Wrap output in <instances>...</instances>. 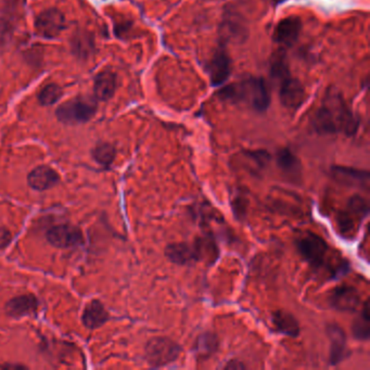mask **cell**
I'll return each mask as SVG.
<instances>
[{
  "mask_svg": "<svg viewBox=\"0 0 370 370\" xmlns=\"http://www.w3.org/2000/svg\"><path fill=\"white\" fill-rule=\"evenodd\" d=\"M369 301L367 300L364 303V307L360 316L354 321L353 325H352V334H353L354 338L360 341H366L369 339Z\"/></svg>",
  "mask_w": 370,
  "mask_h": 370,
  "instance_id": "603a6c76",
  "label": "cell"
},
{
  "mask_svg": "<svg viewBox=\"0 0 370 370\" xmlns=\"http://www.w3.org/2000/svg\"><path fill=\"white\" fill-rule=\"evenodd\" d=\"M59 173L52 167L40 165L32 169L27 175V184L36 192H46L59 184Z\"/></svg>",
  "mask_w": 370,
  "mask_h": 370,
  "instance_id": "4fadbf2b",
  "label": "cell"
},
{
  "mask_svg": "<svg viewBox=\"0 0 370 370\" xmlns=\"http://www.w3.org/2000/svg\"><path fill=\"white\" fill-rule=\"evenodd\" d=\"M91 155H93V160L101 167H110L116 159V148L109 142H100L93 148Z\"/></svg>",
  "mask_w": 370,
  "mask_h": 370,
  "instance_id": "cb8c5ba5",
  "label": "cell"
},
{
  "mask_svg": "<svg viewBox=\"0 0 370 370\" xmlns=\"http://www.w3.org/2000/svg\"><path fill=\"white\" fill-rule=\"evenodd\" d=\"M277 165L280 171L284 173V176L292 179V182L301 179V161L288 148H282L278 151Z\"/></svg>",
  "mask_w": 370,
  "mask_h": 370,
  "instance_id": "d6986e66",
  "label": "cell"
},
{
  "mask_svg": "<svg viewBox=\"0 0 370 370\" xmlns=\"http://www.w3.org/2000/svg\"><path fill=\"white\" fill-rule=\"evenodd\" d=\"M96 102L88 97H75L56 109V116L60 122L69 125L88 122L96 114Z\"/></svg>",
  "mask_w": 370,
  "mask_h": 370,
  "instance_id": "8992f818",
  "label": "cell"
},
{
  "mask_svg": "<svg viewBox=\"0 0 370 370\" xmlns=\"http://www.w3.org/2000/svg\"><path fill=\"white\" fill-rule=\"evenodd\" d=\"M218 342L215 334H201L196 341V352L198 355L208 356L213 354L217 348Z\"/></svg>",
  "mask_w": 370,
  "mask_h": 370,
  "instance_id": "d4e9b609",
  "label": "cell"
},
{
  "mask_svg": "<svg viewBox=\"0 0 370 370\" xmlns=\"http://www.w3.org/2000/svg\"><path fill=\"white\" fill-rule=\"evenodd\" d=\"M224 368L225 369H245V366L238 360H231Z\"/></svg>",
  "mask_w": 370,
  "mask_h": 370,
  "instance_id": "f546056e",
  "label": "cell"
},
{
  "mask_svg": "<svg viewBox=\"0 0 370 370\" xmlns=\"http://www.w3.org/2000/svg\"><path fill=\"white\" fill-rule=\"evenodd\" d=\"M329 303L338 311H354L360 305V292L352 286H340L331 291Z\"/></svg>",
  "mask_w": 370,
  "mask_h": 370,
  "instance_id": "5bb4252c",
  "label": "cell"
},
{
  "mask_svg": "<svg viewBox=\"0 0 370 370\" xmlns=\"http://www.w3.org/2000/svg\"><path fill=\"white\" fill-rule=\"evenodd\" d=\"M109 318H110V315H109L108 311L100 300H91L84 309L83 315H82L84 326L91 329V330L100 328L101 326L106 324Z\"/></svg>",
  "mask_w": 370,
  "mask_h": 370,
  "instance_id": "ac0fdd59",
  "label": "cell"
},
{
  "mask_svg": "<svg viewBox=\"0 0 370 370\" xmlns=\"http://www.w3.org/2000/svg\"><path fill=\"white\" fill-rule=\"evenodd\" d=\"M182 348L177 342L167 337L150 339L145 346V358L153 368L164 367L174 363L179 357Z\"/></svg>",
  "mask_w": 370,
  "mask_h": 370,
  "instance_id": "5b68a950",
  "label": "cell"
},
{
  "mask_svg": "<svg viewBox=\"0 0 370 370\" xmlns=\"http://www.w3.org/2000/svg\"><path fill=\"white\" fill-rule=\"evenodd\" d=\"M13 236L10 231H8L5 227H0V250H3L11 242Z\"/></svg>",
  "mask_w": 370,
  "mask_h": 370,
  "instance_id": "83f0119b",
  "label": "cell"
},
{
  "mask_svg": "<svg viewBox=\"0 0 370 370\" xmlns=\"http://www.w3.org/2000/svg\"><path fill=\"white\" fill-rule=\"evenodd\" d=\"M165 255L174 264L192 265L206 256L214 260L217 256V247L212 239H198L194 243H171L165 249Z\"/></svg>",
  "mask_w": 370,
  "mask_h": 370,
  "instance_id": "277c9868",
  "label": "cell"
},
{
  "mask_svg": "<svg viewBox=\"0 0 370 370\" xmlns=\"http://www.w3.org/2000/svg\"><path fill=\"white\" fill-rule=\"evenodd\" d=\"M116 89V74L111 71H102L95 79L93 91L98 100L107 101L112 98Z\"/></svg>",
  "mask_w": 370,
  "mask_h": 370,
  "instance_id": "7402d4cb",
  "label": "cell"
},
{
  "mask_svg": "<svg viewBox=\"0 0 370 370\" xmlns=\"http://www.w3.org/2000/svg\"><path fill=\"white\" fill-rule=\"evenodd\" d=\"M206 72L213 86H221L231 74V59L224 47H219L212 54L206 64Z\"/></svg>",
  "mask_w": 370,
  "mask_h": 370,
  "instance_id": "9c48e42d",
  "label": "cell"
},
{
  "mask_svg": "<svg viewBox=\"0 0 370 370\" xmlns=\"http://www.w3.org/2000/svg\"><path fill=\"white\" fill-rule=\"evenodd\" d=\"M65 29V17L58 9H48L43 11L35 21L37 34L44 38H54L59 36Z\"/></svg>",
  "mask_w": 370,
  "mask_h": 370,
  "instance_id": "30bf717a",
  "label": "cell"
},
{
  "mask_svg": "<svg viewBox=\"0 0 370 370\" xmlns=\"http://www.w3.org/2000/svg\"><path fill=\"white\" fill-rule=\"evenodd\" d=\"M301 30L302 22L300 17H284L275 26L272 40L276 44L282 46L291 47L299 38Z\"/></svg>",
  "mask_w": 370,
  "mask_h": 370,
  "instance_id": "8fae6325",
  "label": "cell"
},
{
  "mask_svg": "<svg viewBox=\"0 0 370 370\" xmlns=\"http://www.w3.org/2000/svg\"><path fill=\"white\" fill-rule=\"evenodd\" d=\"M223 101L233 105H245L256 112H265L270 105L268 84L262 77H247L224 87L218 93Z\"/></svg>",
  "mask_w": 370,
  "mask_h": 370,
  "instance_id": "7a4b0ae2",
  "label": "cell"
},
{
  "mask_svg": "<svg viewBox=\"0 0 370 370\" xmlns=\"http://www.w3.org/2000/svg\"><path fill=\"white\" fill-rule=\"evenodd\" d=\"M62 93L63 91L59 85L48 84L38 93V101L42 103L43 106H52L60 100Z\"/></svg>",
  "mask_w": 370,
  "mask_h": 370,
  "instance_id": "484cf974",
  "label": "cell"
},
{
  "mask_svg": "<svg viewBox=\"0 0 370 370\" xmlns=\"http://www.w3.org/2000/svg\"><path fill=\"white\" fill-rule=\"evenodd\" d=\"M368 214V203L362 196H355L350 199L348 210L341 214L339 225L344 233H350L355 227L356 219L363 221Z\"/></svg>",
  "mask_w": 370,
  "mask_h": 370,
  "instance_id": "9a60e30c",
  "label": "cell"
},
{
  "mask_svg": "<svg viewBox=\"0 0 370 370\" xmlns=\"http://www.w3.org/2000/svg\"><path fill=\"white\" fill-rule=\"evenodd\" d=\"M331 173L337 182L350 187H364L368 188L369 185V173L363 169H352L346 167H334Z\"/></svg>",
  "mask_w": 370,
  "mask_h": 370,
  "instance_id": "e0dca14e",
  "label": "cell"
},
{
  "mask_svg": "<svg viewBox=\"0 0 370 370\" xmlns=\"http://www.w3.org/2000/svg\"><path fill=\"white\" fill-rule=\"evenodd\" d=\"M222 31H223L224 38L229 40L242 42L248 37V29L243 24L240 15H236L231 11L226 13L224 17Z\"/></svg>",
  "mask_w": 370,
  "mask_h": 370,
  "instance_id": "ffe728a7",
  "label": "cell"
},
{
  "mask_svg": "<svg viewBox=\"0 0 370 370\" xmlns=\"http://www.w3.org/2000/svg\"><path fill=\"white\" fill-rule=\"evenodd\" d=\"M38 300L33 294H22L13 298L6 305V313L8 316L13 318H21V317L35 315L38 311Z\"/></svg>",
  "mask_w": 370,
  "mask_h": 370,
  "instance_id": "2e32d148",
  "label": "cell"
},
{
  "mask_svg": "<svg viewBox=\"0 0 370 370\" xmlns=\"http://www.w3.org/2000/svg\"><path fill=\"white\" fill-rule=\"evenodd\" d=\"M247 206H248V200H247L245 196H241V194L236 196V198L233 199V213H235V215L237 216L239 219H241L243 216H245V213H247Z\"/></svg>",
  "mask_w": 370,
  "mask_h": 370,
  "instance_id": "4316f807",
  "label": "cell"
},
{
  "mask_svg": "<svg viewBox=\"0 0 370 370\" xmlns=\"http://www.w3.org/2000/svg\"><path fill=\"white\" fill-rule=\"evenodd\" d=\"M46 239L50 245L60 249L75 248L85 242L83 231L70 224L52 226L47 231Z\"/></svg>",
  "mask_w": 370,
  "mask_h": 370,
  "instance_id": "ba28073f",
  "label": "cell"
},
{
  "mask_svg": "<svg viewBox=\"0 0 370 370\" xmlns=\"http://www.w3.org/2000/svg\"><path fill=\"white\" fill-rule=\"evenodd\" d=\"M298 251L313 268H319L324 264L328 252V245L324 239L319 237L316 233H302L299 238L295 240Z\"/></svg>",
  "mask_w": 370,
  "mask_h": 370,
  "instance_id": "52a82bcc",
  "label": "cell"
},
{
  "mask_svg": "<svg viewBox=\"0 0 370 370\" xmlns=\"http://www.w3.org/2000/svg\"><path fill=\"white\" fill-rule=\"evenodd\" d=\"M272 324L275 330L284 336L297 338L300 334L299 321L293 315L286 311H276L272 313Z\"/></svg>",
  "mask_w": 370,
  "mask_h": 370,
  "instance_id": "44dd1931",
  "label": "cell"
},
{
  "mask_svg": "<svg viewBox=\"0 0 370 370\" xmlns=\"http://www.w3.org/2000/svg\"><path fill=\"white\" fill-rule=\"evenodd\" d=\"M327 334L330 341V353L329 364L332 366L339 365L342 360L348 356V344L344 329L339 325L330 324L327 326Z\"/></svg>",
  "mask_w": 370,
  "mask_h": 370,
  "instance_id": "7c38bea8",
  "label": "cell"
},
{
  "mask_svg": "<svg viewBox=\"0 0 370 370\" xmlns=\"http://www.w3.org/2000/svg\"><path fill=\"white\" fill-rule=\"evenodd\" d=\"M1 369H26V366L20 365V364H5L0 365Z\"/></svg>",
  "mask_w": 370,
  "mask_h": 370,
  "instance_id": "4dcf8cb0",
  "label": "cell"
},
{
  "mask_svg": "<svg viewBox=\"0 0 370 370\" xmlns=\"http://www.w3.org/2000/svg\"><path fill=\"white\" fill-rule=\"evenodd\" d=\"M270 73L272 79H276L279 85V99L282 106L290 110L301 108L307 100V91L299 79L292 77L284 56H275Z\"/></svg>",
  "mask_w": 370,
  "mask_h": 370,
  "instance_id": "3957f363",
  "label": "cell"
},
{
  "mask_svg": "<svg viewBox=\"0 0 370 370\" xmlns=\"http://www.w3.org/2000/svg\"><path fill=\"white\" fill-rule=\"evenodd\" d=\"M311 124L319 134H344L346 136L355 135L360 125L358 118L337 88H329L326 91Z\"/></svg>",
  "mask_w": 370,
  "mask_h": 370,
  "instance_id": "6da1fadb",
  "label": "cell"
},
{
  "mask_svg": "<svg viewBox=\"0 0 370 370\" xmlns=\"http://www.w3.org/2000/svg\"><path fill=\"white\" fill-rule=\"evenodd\" d=\"M9 34V26L3 21H0V44L5 42Z\"/></svg>",
  "mask_w": 370,
  "mask_h": 370,
  "instance_id": "f1b7e54d",
  "label": "cell"
}]
</instances>
